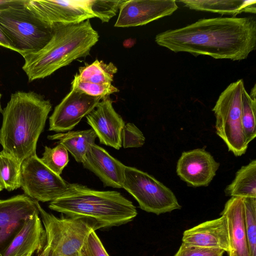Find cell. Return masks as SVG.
I'll list each match as a JSON object with an SVG mask.
<instances>
[{"instance_id":"cell-1","label":"cell","mask_w":256,"mask_h":256,"mask_svg":"<svg viewBox=\"0 0 256 256\" xmlns=\"http://www.w3.org/2000/svg\"><path fill=\"white\" fill-rule=\"evenodd\" d=\"M155 42L174 52L240 61L256 49V20L252 17L202 18L162 32Z\"/></svg>"},{"instance_id":"cell-2","label":"cell","mask_w":256,"mask_h":256,"mask_svg":"<svg viewBox=\"0 0 256 256\" xmlns=\"http://www.w3.org/2000/svg\"><path fill=\"white\" fill-rule=\"evenodd\" d=\"M50 101L34 92L18 91L2 110L0 144L20 163L36 155V144L52 110Z\"/></svg>"},{"instance_id":"cell-3","label":"cell","mask_w":256,"mask_h":256,"mask_svg":"<svg viewBox=\"0 0 256 256\" xmlns=\"http://www.w3.org/2000/svg\"><path fill=\"white\" fill-rule=\"evenodd\" d=\"M48 208L68 217L87 219L98 229L126 224L138 214L132 202L120 192L96 190L76 183H68L63 194L50 202Z\"/></svg>"},{"instance_id":"cell-4","label":"cell","mask_w":256,"mask_h":256,"mask_svg":"<svg viewBox=\"0 0 256 256\" xmlns=\"http://www.w3.org/2000/svg\"><path fill=\"white\" fill-rule=\"evenodd\" d=\"M49 42L40 50L22 57V69L29 82L47 77L60 68L90 54L98 41L90 20L76 24H54Z\"/></svg>"},{"instance_id":"cell-5","label":"cell","mask_w":256,"mask_h":256,"mask_svg":"<svg viewBox=\"0 0 256 256\" xmlns=\"http://www.w3.org/2000/svg\"><path fill=\"white\" fill-rule=\"evenodd\" d=\"M0 26L22 56L40 50L54 33V24L37 17L25 0L0 1Z\"/></svg>"},{"instance_id":"cell-6","label":"cell","mask_w":256,"mask_h":256,"mask_svg":"<svg viewBox=\"0 0 256 256\" xmlns=\"http://www.w3.org/2000/svg\"><path fill=\"white\" fill-rule=\"evenodd\" d=\"M46 236L48 256H87L86 244L96 225L85 218H58L46 212L36 200Z\"/></svg>"},{"instance_id":"cell-7","label":"cell","mask_w":256,"mask_h":256,"mask_svg":"<svg viewBox=\"0 0 256 256\" xmlns=\"http://www.w3.org/2000/svg\"><path fill=\"white\" fill-rule=\"evenodd\" d=\"M242 79L230 84L220 95L212 111L216 116V134L236 156L245 154L246 142L242 124Z\"/></svg>"},{"instance_id":"cell-8","label":"cell","mask_w":256,"mask_h":256,"mask_svg":"<svg viewBox=\"0 0 256 256\" xmlns=\"http://www.w3.org/2000/svg\"><path fill=\"white\" fill-rule=\"evenodd\" d=\"M122 188L136 199L142 210L148 212L160 215L182 208L170 189L136 168L126 166Z\"/></svg>"},{"instance_id":"cell-9","label":"cell","mask_w":256,"mask_h":256,"mask_svg":"<svg viewBox=\"0 0 256 256\" xmlns=\"http://www.w3.org/2000/svg\"><path fill=\"white\" fill-rule=\"evenodd\" d=\"M68 183L40 160L36 155L21 165L20 187L26 195L38 202L53 201L66 190Z\"/></svg>"},{"instance_id":"cell-10","label":"cell","mask_w":256,"mask_h":256,"mask_svg":"<svg viewBox=\"0 0 256 256\" xmlns=\"http://www.w3.org/2000/svg\"><path fill=\"white\" fill-rule=\"evenodd\" d=\"M40 19L50 24H76L95 18L91 0H25Z\"/></svg>"},{"instance_id":"cell-11","label":"cell","mask_w":256,"mask_h":256,"mask_svg":"<svg viewBox=\"0 0 256 256\" xmlns=\"http://www.w3.org/2000/svg\"><path fill=\"white\" fill-rule=\"evenodd\" d=\"M38 212L36 200L26 194L0 200V256L27 220Z\"/></svg>"},{"instance_id":"cell-12","label":"cell","mask_w":256,"mask_h":256,"mask_svg":"<svg viewBox=\"0 0 256 256\" xmlns=\"http://www.w3.org/2000/svg\"><path fill=\"white\" fill-rule=\"evenodd\" d=\"M100 100L71 88L49 118L48 130L58 133L70 131L94 109Z\"/></svg>"},{"instance_id":"cell-13","label":"cell","mask_w":256,"mask_h":256,"mask_svg":"<svg viewBox=\"0 0 256 256\" xmlns=\"http://www.w3.org/2000/svg\"><path fill=\"white\" fill-rule=\"evenodd\" d=\"M178 8L174 0H124L114 26L128 28L146 25L172 15Z\"/></svg>"},{"instance_id":"cell-14","label":"cell","mask_w":256,"mask_h":256,"mask_svg":"<svg viewBox=\"0 0 256 256\" xmlns=\"http://www.w3.org/2000/svg\"><path fill=\"white\" fill-rule=\"evenodd\" d=\"M220 163L204 149L197 148L182 153L176 168L180 178L190 186H206L216 174Z\"/></svg>"},{"instance_id":"cell-15","label":"cell","mask_w":256,"mask_h":256,"mask_svg":"<svg viewBox=\"0 0 256 256\" xmlns=\"http://www.w3.org/2000/svg\"><path fill=\"white\" fill-rule=\"evenodd\" d=\"M102 100L86 116L87 122L100 144L118 150L122 147L121 133L125 122L114 109L108 96Z\"/></svg>"},{"instance_id":"cell-16","label":"cell","mask_w":256,"mask_h":256,"mask_svg":"<svg viewBox=\"0 0 256 256\" xmlns=\"http://www.w3.org/2000/svg\"><path fill=\"white\" fill-rule=\"evenodd\" d=\"M82 163L98 176L105 186L122 188L126 166L104 148L95 144L92 145Z\"/></svg>"},{"instance_id":"cell-17","label":"cell","mask_w":256,"mask_h":256,"mask_svg":"<svg viewBox=\"0 0 256 256\" xmlns=\"http://www.w3.org/2000/svg\"><path fill=\"white\" fill-rule=\"evenodd\" d=\"M182 242L194 246L220 249L228 254L230 243L226 218L222 215L219 218L186 230Z\"/></svg>"},{"instance_id":"cell-18","label":"cell","mask_w":256,"mask_h":256,"mask_svg":"<svg viewBox=\"0 0 256 256\" xmlns=\"http://www.w3.org/2000/svg\"><path fill=\"white\" fill-rule=\"evenodd\" d=\"M220 215L226 219L229 256H250L245 228L243 198L231 197L226 203Z\"/></svg>"},{"instance_id":"cell-19","label":"cell","mask_w":256,"mask_h":256,"mask_svg":"<svg viewBox=\"0 0 256 256\" xmlns=\"http://www.w3.org/2000/svg\"><path fill=\"white\" fill-rule=\"evenodd\" d=\"M39 216V212H36L27 220L3 256H23L36 251L39 254L43 250L46 236Z\"/></svg>"},{"instance_id":"cell-20","label":"cell","mask_w":256,"mask_h":256,"mask_svg":"<svg viewBox=\"0 0 256 256\" xmlns=\"http://www.w3.org/2000/svg\"><path fill=\"white\" fill-rule=\"evenodd\" d=\"M190 10L231 15L242 12L256 14L255 0H183L178 1Z\"/></svg>"},{"instance_id":"cell-21","label":"cell","mask_w":256,"mask_h":256,"mask_svg":"<svg viewBox=\"0 0 256 256\" xmlns=\"http://www.w3.org/2000/svg\"><path fill=\"white\" fill-rule=\"evenodd\" d=\"M96 138L92 128L70 130L48 136L49 140H58V143L62 144L78 162H82L91 146L95 144Z\"/></svg>"},{"instance_id":"cell-22","label":"cell","mask_w":256,"mask_h":256,"mask_svg":"<svg viewBox=\"0 0 256 256\" xmlns=\"http://www.w3.org/2000/svg\"><path fill=\"white\" fill-rule=\"evenodd\" d=\"M226 196L256 198V160L244 166L236 174L232 182L224 190Z\"/></svg>"},{"instance_id":"cell-23","label":"cell","mask_w":256,"mask_h":256,"mask_svg":"<svg viewBox=\"0 0 256 256\" xmlns=\"http://www.w3.org/2000/svg\"><path fill=\"white\" fill-rule=\"evenodd\" d=\"M118 68L112 63H105L96 60L93 62L86 64L80 67L76 75L82 81L98 84H111Z\"/></svg>"},{"instance_id":"cell-24","label":"cell","mask_w":256,"mask_h":256,"mask_svg":"<svg viewBox=\"0 0 256 256\" xmlns=\"http://www.w3.org/2000/svg\"><path fill=\"white\" fill-rule=\"evenodd\" d=\"M21 165L9 153L0 152V183L4 188L12 191L20 187Z\"/></svg>"},{"instance_id":"cell-25","label":"cell","mask_w":256,"mask_h":256,"mask_svg":"<svg viewBox=\"0 0 256 256\" xmlns=\"http://www.w3.org/2000/svg\"><path fill=\"white\" fill-rule=\"evenodd\" d=\"M256 84L248 94L244 88L242 94V124L246 142L248 144L256 136Z\"/></svg>"},{"instance_id":"cell-26","label":"cell","mask_w":256,"mask_h":256,"mask_svg":"<svg viewBox=\"0 0 256 256\" xmlns=\"http://www.w3.org/2000/svg\"><path fill=\"white\" fill-rule=\"evenodd\" d=\"M244 222L250 256H256V198H243Z\"/></svg>"},{"instance_id":"cell-27","label":"cell","mask_w":256,"mask_h":256,"mask_svg":"<svg viewBox=\"0 0 256 256\" xmlns=\"http://www.w3.org/2000/svg\"><path fill=\"white\" fill-rule=\"evenodd\" d=\"M68 152L60 143L54 148L45 146L42 157L40 160L48 168L60 176L69 161Z\"/></svg>"},{"instance_id":"cell-28","label":"cell","mask_w":256,"mask_h":256,"mask_svg":"<svg viewBox=\"0 0 256 256\" xmlns=\"http://www.w3.org/2000/svg\"><path fill=\"white\" fill-rule=\"evenodd\" d=\"M71 88L76 89L94 97L102 99L108 96L110 94L119 92L118 88L111 84H98L80 80L76 76L71 82Z\"/></svg>"},{"instance_id":"cell-29","label":"cell","mask_w":256,"mask_h":256,"mask_svg":"<svg viewBox=\"0 0 256 256\" xmlns=\"http://www.w3.org/2000/svg\"><path fill=\"white\" fill-rule=\"evenodd\" d=\"M124 0H91V10L103 22H106L115 16Z\"/></svg>"},{"instance_id":"cell-30","label":"cell","mask_w":256,"mask_h":256,"mask_svg":"<svg viewBox=\"0 0 256 256\" xmlns=\"http://www.w3.org/2000/svg\"><path fill=\"white\" fill-rule=\"evenodd\" d=\"M120 138L122 146L124 148L140 147L145 142V137L142 132L132 122L125 124Z\"/></svg>"},{"instance_id":"cell-31","label":"cell","mask_w":256,"mask_h":256,"mask_svg":"<svg viewBox=\"0 0 256 256\" xmlns=\"http://www.w3.org/2000/svg\"><path fill=\"white\" fill-rule=\"evenodd\" d=\"M224 251L190 245L182 242L174 256H223Z\"/></svg>"},{"instance_id":"cell-32","label":"cell","mask_w":256,"mask_h":256,"mask_svg":"<svg viewBox=\"0 0 256 256\" xmlns=\"http://www.w3.org/2000/svg\"><path fill=\"white\" fill-rule=\"evenodd\" d=\"M86 252L87 256H110L95 230H92L88 236Z\"/></svg>"},{"instance_id":"cell-33","label":"cell","mask_w":256,"mask_h":256,"mask_svg":"<svg viewBox=\"0 0 256 256\" xmlns=\"http://www.w3.org/2000/svg\"><path fill=\"white\" fill-rule=\"evenodd\" d=\"M0 46L15 51L10 40L0 26Z\"/></svg>"},{"instance_id":"cell-34","label":"cell","mask_w":256,"mask_h":256,"mask_svg":"<svg viewBox=\"0 0 256 256\" xmlns=\"http://www.w3.org/2000/svg\"><path fill=\"white\" fill-rule=\"evenodd\" d=\"M49 248L46 244L43 250L38 254V256H48Z\"/></svg>"},{"instance_id":"cell-35","label":"cell","mask_w":256,"mask_h":256,"mask_svg":"<svg viewBox=\"0 0 256 256\" xmlns=\"http://www.w3.org/2000/svg\"><path fill=\"white\" fill-rule=\"evenodd\" d=\"M2 96V94L0 92V113H2V106H1V102H0V100H1Z\"/></svg>"},{"instance_id":"cell-36","label":"cell","mask_w":256,"mask_h":256,"mask_svg":"<svg viewBox=\"0 0 256 256\" xmlns=\"http://www.w3.org/2000/svg\"><path fill=\"white\" fill-rule=\"evenodd\" d=\"M3 189H4V188H3L1 184L0 183V192H1Z\"/></svg>"}]
</instances>
